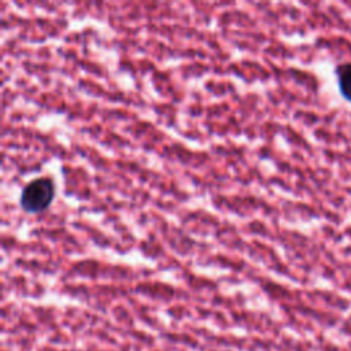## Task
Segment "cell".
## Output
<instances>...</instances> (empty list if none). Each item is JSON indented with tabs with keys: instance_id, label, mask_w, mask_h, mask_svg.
Instances as JSON below:
<instances>
[{
	"instance_id": "6da1fadb",
	"label": "cell",
	"mask_w": 351,
	"mask_h": 351,
	"mask_svg": "<svg viewBox=\"0 0 351 351\" xmlns=\"http://www.w3.org/2000/svg\"><path fill=\"white\" fill-rule=\"evenodd\" d=\"M55 185L48 177H38L25 185L21 193L19 204L26 213H43L52 203Z\"/></svg>"
},
{
	"instance_id": "7a4b0ae2",
	"label": "cell",
	"mask_w": 351,
	"mask_h": 351,
	"mask_svg": "<svg viewBox=\"0 0 351 351\" xmlns=\"http://www.w3.org/2000/svg\"><path fill=\"white\" fill-rule=\"evenodd\" d=\"M337 82L341 95L351 101V63L340 64L337 67Z\"/></svg>"
}]
</instances>
